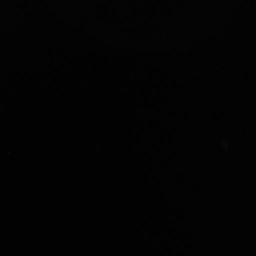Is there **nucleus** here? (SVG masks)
<instances>
[]
</instances>
